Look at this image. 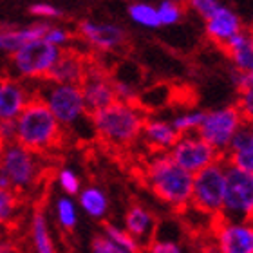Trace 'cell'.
Here are the masks:
<instances>
[{
    "label": "cell",
    "instance_id": "obj_8",
    "mask_svg": "<svg viewBox=\"0 0 253 253\" xmlns=\"http://www.w3.org/2000/svg\"><path fill=\"white\" fill-rule=\"evenodd\" d=\"M80 89L84 94L87 114L100 111L118 100L116 89H114V76L94 54H89L87 69L80 84Z\"/></svg>",
    "mask_w": 253,
    "mask_h": 253
},
{
    "label": "cell",
    "instance_id": "obj_36",
    "mask_svg": "<svg viewBox=\"0 0 253 253\" xmlns=\"http://www.w3.org/2000/svg\"><path fill=\"white\" fill-rule=\"evenodd\" d=\"M29 13H31V15H35V16H47V18L62 15L56 7H53V5H49V4H35V5H31V7H29Z\"/></svg>",
    "mask_w": 253,
    "mask_h": 253
},
{
    "label": "cell",
    "instance_id": "obj_34",
    "mask_svg": "<svg viewBox=\"0 0 253 253\" xmlns=\"http://www.w3.org/2000/svg\"><path fill=\"white\" fill-rule=\"evenodd\" d=\"M147 253H183L179 248V244H175L174 241H152L148 244Z\"/></svg>",
    "mask_w": 253,
    "mask_h": 253
},
{
    "label": "cell",
    "instance_id": "obj_3",
    "mask_svg": "<svg viewBox=\"0 0 253 253\" xmlns=\"http://www.w3.org/2000/svg\"><path fill=\"white\" fill-rule=\"evenodd\" d=\"M147 179L159 199L174 208H186L192 203L194 174L175 163L170 154L161 152L148 163Z\"/></svg>",
    "mask_w": 253,
    "mask_h": 253
},
{
    "label": "cell",
    "instance_id": "obj_15",
    "mask_svg": "<svg viewBox=\"0 0 253 253\" xmlns=\"http://www.w3.org/2000/svg\"><path fill=\"white\" fill-rule=\"evenodd\" d=\"M33 92L5 69L0 74V120H16Z\"/></svg>",
    "mask_w": 253,
    "mask_h": 253
},
{
    "label": "cell",
    "instance_id": "obj_22",
    "mask_svg": "<svg viewBox=\"0 0 253 253\" xmlns=\"http://www.w3.org/2000/svg\"><path fill=\"white\" fill-rule=\"evenodd\" d=\"M22 199L24 197L13 190L0 188V228H9L15 224L18 219Z\"/></svg>",
    "mask_w": 253,
    "mask_h": 253
},
{
    "label": "cell",
    "instance_id": "obj_39",
    "mask_svg": "<svg viewBox=\"0 0 253 253\" xmlns=\"http://www.w3.org/2000/svg\"><path fill=\"white\" fill-rule=\"evenodd\" d=\"M2 150H4V145H2V141H0V159H2Z\"/></svg>",
    "mask_w": 253,
    "mask_h": 253
},
{
    "label": "cell",
    "instance_id": "obj_31",
    "mask_svg": "<svg viewBox=\"0 0 253 253\" xmlns=\"http://www.w3.org/2000/svg\"><path fill=\"white\" fill-rule=\"evenodd\" d=\"M90 253H128V252L123 250L122 246H118L114 241H111V239L105 237V235L101 233V235L92 239Z\"/></svg>",
    "mask_w": 253,
    "mask_h": 253
},
{
    "label": "cell",
    "instance_id": "obj_10",
    "mask_svg": "<svg viewBox=\"0 0 253 253\" xmlns=\"http://www.w3.org/2000/svg\"><path fill=\"white\" fill-rule=\"evenodd\" d=\"M243 123L244 120L237 107L228 105L217 109V111L205 112V118L197 128V134L224 156L232 137L235 136V132L241 128Z\"/></svg>",
    "mask_w": 253,
    "mask_h": 253
},
{
    "label": "cell",
    "instance_id": "obj_28",
    "mask_svg": "<svg viewBox=\"0 0 253 253\" xmlns=\"http://www.w3.org/2000/svg\"><path fill=\"white\" fill-rule=\"evenodd\" d=\"M185 7L179 5L174 0H167L158 7V16L161 26H172V24H177L181 20V15H183Z\"/></svg>",
    "mask_w": 253,
    "mask_h": 253
},
{
    "label": "cell",
    "instance_id": "obj_40",
    "mask_svg": "<svg viewBox=\"0 0 253 253\" xmlns=\"http://www.w3.org/2000/svg\"><path fill=\"white\" fill-rule=\"evenodd\" d=\"M9 253H22V252H20V250H18V248H15V250H13V252H9Z\"/></svg>",
    "mask_w": 253,
    "mask_h": 253
},
{
    "label": "cell",
    "instance_id": "obj_23",
    "mask_svg": "<svg viewBox=\"0 0 253 253\" xmlns=\"http://www.w3.org/2000/svg\"><path fill=\"white\" fill-rule=\"evenodd\" d=\"M103 235L109 237L111 241H114L118 246H122V248L126 250L128 253L141 252V248H139V241H137L136 237H132L125 228H118V226H114V224H105V226H103Z\"/></svg>",
    "mask_w": 253,
    "mask_h": 253
},
{
    "label": "cell",
    "instance_id": "obj_29",
    "mask_svg": "<svg viewBox=\"0 0 253 253\" xmlns=\"http://www.w3.org/2000/svg\"><path fill=\"white\" fill-rule=\"evenodd\" d=\"M235 107H237L239 112H241L244 123L253 122V89L252 87L239 90V98H237Z\"/></svg>",
    "mask_w": 253,
    "mask_h": 253
},
{
    "label": "cell",
    "instance_id": "obj_5",
    "mask_svg": "<svg viewBox=\"0 0 253 253\" xmlns=\"http://www.w3.org/2000/svg\"><path fill=\"white\" fill-rule=\"evenodd\" d=\"M224 190H226V159L221 158L219 161L194 174L190 205H194L197 210L208 215H221Z\"/></svg>",
    "mask_w": 253,
    "mask_h": 253
},
{
    "label": "cell",
    "instance_id": "obj_18",
    "mask_svg": "<svg viewBox=\"0 0 253 253\" xmlns=\"http://www.w3.org/2000/svg\"><path fill=\"white\" fill-rule=\"evenodd\" d=\"M49 29H51L49 24H35V26L24 27V29H4V31H0V49L15 51L26 42L43 38Z\"/></svg>",
    "mask_w": 253,
    "mask_h": 253
},
{
    "label": "cell",
    "instance_id": "obj_24",
    "mask_svg": "<svg viewBox=\"0 0 253 253\" xmlns=\"http://www.w3.org/2000/svg\"><path fill=\"white\" fill-rule=\"evenodd\" d=\"M56 217H58L60 226L63 230H69V232L74 230L76 222H78V208L71 199V195L56 201Z\"/></svg>",
    "mask_w": 253,
    "mask_h": 253
},
{
    "label": "cell",
    "instance_id": "obj_25",
    "mask_svg": "<svg viewBox=\"0 0 253 253\" xmlns=\"http://www.w3.org/2000/svg\"><path fill=\"white\" fill-rule=\"evenodd\" d=\"M128 15H130L132 20L137 22V24H141V26H147V27L161 26L159 16H158V9L148 4H132L130 7H128Z\"/></svg>",
    "mask_w": 253,
    "mask_h": 253
},
{
    "label": "cell",
    "instance_id": "obj_30",
    "mask_svg": "<svg viewBox=\"0 0 253 253\" xmlns=\"http://www.w3.org/2000/svg\"><path fill=\"white\" fill-rule=\"evenodd\" d=\"M58 183L67 195H76V194H80V190H82L80 177L69 169H63L58 172Z\"/></svg>",
    "mask_w": 253,
    "mask_h": 253
},
{
    "label": "cell",
    "instance_id": "obj_37",
    "mask_svg": "<svg viewBox=\"0 0 253 253\" xmlns=\"http://www.w3.org/2000/svg\"><path fill=\"white\" fill-rule=\"evenodd\" d=\"M16 246L11 241H4V239L0 237V253H9V252H13Z\"/></svg>",
    "mask_w": 253,
    "mask_h": 253
},
{
    "label": "cell",
    "instance_id": "obj_20",
    "mask_svg": "<svg viewBox=\"0 0 253 253\" xmlns=\"http://www.w3.org/2000/svg\"><path fill=\"white\" fill-rule=\"evenodd\" d=\"M31 241H33L35 253H56L53 237H51V233H49L47 221H45V215H43L42 208H37V210L33 211Z\"/></svg>",
    "mask_w": 253,
    "mask_h": 253
},
{
    "label": "cell",
    "instance_id": "obj_38",
    "mask_svg": "<svg viewBox=\"0 0 253 253\" xmlns=\"http://www.w3.org/2000/svg\"><path fill=\"white\" fill-rule=\"evenodd\" d=\"M246 126H248L250 134H252V137H253V122H248V123H246Z\"/></svg>",
    "mask_w": 253,
    "mask_h": 253
},
{
    "label": "cell",
    "instance_id": "obj_2",
    "mask_svg": "<svg viewBox=\"0 0 253 253\" xmlns=\"http://www.w3.org/2000/svg\"><path fill=\"white\" fill-rule=\"evenodd\" d=\"M90 123L100 139L114 147H128L141 136L145 116L139 103L116 100L100 111L90 112Z\"/></svg>",
    "mask_w": 253,
    "mask_h": 253
},
{
    "label": "cell",
    "instance_id": "obj_32",
    "mask_svg": "<svg viewBox=\"0 0 253 253\" xmlns=\"http://www.w3.org/2000/svg\"><path fill=\"white\" fill-rule=\"evenodd\" d=\"M188 5L206 20V18H210L217 11L219 2L217 0H188Z\"/></svg>",
    "mask_w": 253,
    "mask_h": 253
},
{
    "label": "cell",
    "instance_id": "obj_42",
    "mask_svg": "<svg viewBox=\"0 0 253 253\" xmlns=\"http://www.w3.org/2000/svg\"><path fill=\"white\" fill-rule=\"evenodd\" d=\"M252 31H253V26H252Z\"/></svg>",
    "mask_w": 253,
    "mask_h": 253
},
{
    "label": "cell",
    "instance_id": "obj_19",
    "mask_svg": "<svg viewBox=\"0 0 253 253\" xmlns=\"http://www.w3.org/2000/svg\"><path fill=\"white\" fill-rule=\"evenodd\" d=\"M125 230L137 241H145L154 232V217L152 213L141 205H134L126 210Z\"/></svg>",
    "mask_w": 253,
    "mask_h": 253
},
{
    "label": "cell",
    "instance_id": "obj_16",
    "mask_svg": "<svg viewBox=\"0 0 253 253\" xmlns=\"http://www.w3.org/2000/svg\"><path fill=\"white\" fill-rule=\"evenodd\" d=\"M243 31V22L232 9L219 5L217 11L210 18H206V37L221 47L222 43L228 42L233 35Z\"/></svg>",
    "mask_w": 253,
    "mask_h": 253
},
{
    "label": "cell",
    "instance_id": "obj_17",
    "mask_svg": "<svg viewBox=\"0 0 253 253\" xmlns=\"http://www.w3.org/2000/svg\"><path fill=\"white\" fill-rule=\"evenodd\" d=\"M141 134L148 147H152L158 152H169L181 136L172 126V123L163 120H145Z\"/></svg>",
    "mask_w": 253,
    "mask_h": 253
},
{
    "label": "cell",
    "instance_id": "obj_26",
    "mask_svg": "<svg viewBox=\"0 0 253 253\" xmlns=\"http://www.w3.org/2000/svg\"><path fill=\"white\" fill-rule=\"evenodd\" d=\"M226 163L237 167V169L248 172L253 175V143L246 145V147L239 148V150H232V152H226Z\"/></svg>",
    "mask_w": 253,
    "mask_h": 253
},
{
    "label": "cell",
    "instance_id": "obj_35",
    "mask_svg": "<svg viewBox=\"0 0 253 253\" xmlns=\"http://www.w3.org/2000/svg\"><path fill=\"white\" fill-rule=\"evenodd\" d=\"M71 33L69 31H65V29H60V27H51L47 31V35H45V40L47 42H51V43H54V45H62V43H65V42H69L71 40Z\"/></svg>",
    "mask_w": 253,
    "mask_h": 253
},
{
    "label": "cell",
    "instance_id": "obj_33",
    "mask_svg": "<svg viewBox=\"0 0 253 253\" xmlns=\"http://www.w3.org/2000/svg\"><path fill=\"white\" fill-rule=\"evenodd\" d=\"M0 141L4 147L16 141V120H0Z\"/></svg>",
    "mask_w": 253,
    "mask_h": 253
},
{
    "label": "cell",
    "instance_id": "obj_1",
    "mask_svg": "<svg viewBox=\"0 0 253 253\" xmlns=\"http://www.w3.org/2000/svg\"><path fill=\"white\" fill-rule=\"evenodd\" d=\"M63 141V125L56 120L42 96L33 92L16 116V143L35 154L51 152Z\"/></svg>",
    "mask_w": 253,
    "mask_h": 253
},
{
    "label": "cell",
    "instance_id": "obj_11",
    "mask_svg": "<svg viewBox=\"0 0 253 253\" xmlns=\"http://www.w3.org/2000/svg\"><path fill=\"white\" fill-rule=\"evenodd\" d=\"M169 154L175 163L188 170L190 174H197L199 170L206 169L208 165L215 163L222 158V154L211 147L208 141H205L197 132L181 134Z\"/></svg>",
    "mask_w": 253,
    "mask_h": 253
},
{
    "label": "cell",
    "instance_id": "obj_6",
    "mask_svg": "<svg viewBox=\"0 0 253 253\" xmlns=\"http://www.w3.org/2000/svg\"><path fill=\"white\" fill-rule=\"evenodd\" d=\"M221 217L253 221V175L230 163H226V190Z\"/></svg>",
    "mask_w": 253,
    "mask_h": 253
},
{
    "label": "cell",
    "instance_id": "obj_7",
    "mask_svg": "<svg viewBox=\"0 0 253 253\" xmlns=\"http://www.w3.org/2000/svg\"><path fill=\"white\" fill-rule=\"evenodd\" d=\"M58 54V45L47 42L45 38H37L11 51L9 63L16 74H20V78L43 80V76L56 62Z\"/></svg>",
    "mask_w": 253,
    "mask_h": 253
},
{
    "label": "cell",
    "instance_id": "obj_27",
    "mask_svg": "<svg viewBox=\"0 0 253 253\" xmlns=\"http://www.w3.org/2000/svg\"><path fill=\"white\" fill-rule=\"evenodd\" d=\"M203 118H205V112H185V114H181V116L175 118L174 122H172V126H174L179 134L197 132L201 122H203Z\"/></svg>",
    "mask_w": 253,
    "mask_h": 253
},
{
    "label": "cell",
    "instance_id": "obj_12",
    "mask_svg": "<svg viewBox=\"0 0 253 253\" xmlns=\"http://www.w3.org/2000/svg\"><path fill=\"white\" fill-rule=\"evenodd\" d=\"M76 37H80L87 45L100 53H114L120 49H126L128 38L122 27L109 24H94V22H80Z\"/></svg>",
    "mask_w": 253,
    "mask_h": 253
},
{
    "label": "cell",
    "instance_id": "obj_4",
    "mask_svg": "<svg viewBox=\"0 0 253 253\" xmlns=\"http://www.w3.org/2000/svg\"><path fill=\"white\" fill-rule=\"evenodd\" d=\"M45 174L40 154L22 147L20 143H7L0 159V188H7L24 195L33 192Z\"/></svg>",
    "mask_w": 253,
    "mask_h": 253
},
{
    "label": "cell",
    "instance_id": "obj_14",
    "mask_svg": "<svg viewBox=\"0 0 253 253\" xmlns=\"http://www.w3.org/2000/svg\"><path fill=\"white\" fill-rule=\"evenodd\" d=\"M87 60H89V54L82 53L78 49H60L58 58L53 63V67L47 71V74L43 76L42 82L80 85L82 80H84L85 69H87Z\"/></svg>",
    "mask_w": 253,
    "mask_h": 253
},
{
    "label": "cell",
    "instance_id": "obj_21",
    "mask_svg": "<svg viewBox=\"0 0 253 253\" xmlns=\"http://www.w3.org/2000/svg\"><path fill=\"white\" fill-rule=\"evenodd\" d=\"M78 203L80 208L92 219L105 217L107 210H109V199H107L105 192L96 186H87V188L80 190Z\"/></svg>",
    "mask_w": 253,
    "mask_h": 253
},
{
    "label": "cell",
    "instance_id": "obj_9",
    "mask_svg": "<svg viewBox=\"0 0 253 253\" xmlns=\"http://www.w3.org/2000/svg\"><path fill=\"white\" fill-rule=\"evenodd\" d=\"M43 84L47 85L45 90L37 89L35 92L45 100L51 112L63 126L74 125L80 118L89 116L87 109H85L84 94H82L80 85L51 84V82H43Z\"/></svg>",
    "mask_w": 253,
    "mask_h": 253
},
{
    "label": "cell",
    "instance_id": "obj_41",
    "mask_svg": "<svg viewBox=\"0 0 253 253\" xmlns=\"http://www.w3.org/2000/svg\"><path fill=\"white\" fill-rule=\"evenodd\" d=\"M174 2H181V0H174Z\"/></svg>",
    "mask_w": 253,
    "mask_h": 253
},
{
    "label": "cell",
    "instance_id": "obj_13",
    "mask_svg": "<svg viewBox=\"0 0 253 253\" xmlns=\"http://www.w3.org/2000/svg\"><path fill=\"white\" fill-rule=\"evenodd\" d=\"M217 253H253V221L222 219L217 224Z\"/></svg>",
    "mask_w": 253,
    "mask_h": 253
}]
</instances>
